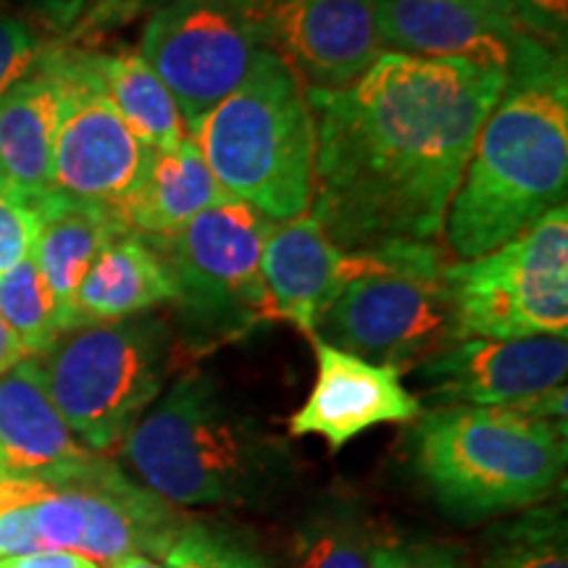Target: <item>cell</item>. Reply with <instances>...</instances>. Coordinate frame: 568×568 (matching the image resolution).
Instances as JSON below:
<instances>
[{
	"mask_svg": "<svg viewBox=\"0 0 568 568\" xmlns=\"http://www.w3.org/2000/svg\"><path fill=\"white\" fill-rule=\"evenodd\" d=\"M216 182L272 222H290L314 201L316 132L305 84L274 51L224 101L184 124Z\"/></svg>",
	"mask_w": 568,
	"mask_h": 568,
	"instance_id": "5b68a950",
	"label": "cell"
},
{
	"mask_svg": "<svg viewBox=\"0 0 568 568\" xmlns=\"http://www.w3.org/2000/svg\"><path fill=\"white\" fill-rule=\"evenodd\" d=\"M32 518L45 548L111 566L132 552L161 560L190 516L126 477L111 458L95 456L80 471L42 481Z\"/></svg>",
	"mask_w": 568,
	"mask_h": 568,
	"instance_id": "30bf717a",
	"label": "cell"
},
{
	"mask_svg": "<svg viewBox=\"0 0 568 568\" xmlns=\"http://www.w3.org/2000/svg\"><path fill=\"white\" fill-rule=\"evenodd\" d=\"M132 3H134V0H132Z\"/></svg>",
	"mask_w": 568,
	"mask_h": 568,
	"instance_id": "74e56055",
	"label": "cell"
},
{
	"mask_svg": "<svg viewBox=\"0 0 568 568\" xmlns=\"http://www.w3.org/2000/svg\"><path fill=\"white\" fill-rule=\"evenodd\" d=\"M566 187V55L535 40L506 74V88L481 124L447 205V251L458 261L493 253L564 205Z\"/></svg>",
	"mask_w": 568,
	"mask_h": 568,
	"instance_id": "7a4b0ae2",
	"label": "cell"
},
{
	"mask_svg": "<svg viewBox=\"0 0 568 568\" xmlns=\"http://www.w3.org/2000/svg\"><path fill=\"white\" fill-rule=\"evenodd\" d=\"M45 45L30 21L0 6V98L38 69Z\"/></svg>",
	"mask_w": 568,
	"mask_h": 568,
	"instance_id": "f1b7e54d",
	"label": "cell"
},
{
	"mask_svg": "<svg viewBox=\"0 0 568 568\" xmlns=\"http://www.w3.org/2000/svg\"><path fill=\"white\" fill-rule=\"evenodd\" d=\"M456 3L479 6V9H487V11H493V13H500V17H508V19L516 21V17H514V13H510V9L506 6V0H456ZM518 27H521V24H518Z\"/></svg>",
	"mask_w": 568,
	"mask_h": 568,
	"instance_id": "d590c367",
	"label": "cell"
},
{
	"mask_svg": "<svg viewBox=\"0 0 568 568\" xmlns=\"http://www.w3.org/2000/svg\"><path fill=\"white\" fill-rule=\"evenodd\" d=\"M111 568H169V566H163L161 560H155L151 556H140V552H132V556L113 560Z\"/></svg>",
	"mask_w": 568,
	"mask_h": 568,
	"instance_id": "e575fe53",
	"label": "cell"
},
{
	"mask_svg": "<svg viewBox=\"0 0 568 568\" xmlns=\"http://www.w3.org/2000/svg\"><path fill=\"white\" fill-rule=\"evenodd\" d=\"M458 339L568 335V209L545 213L527 232L445 268Z\"/></svg>",
	"mask_w": 568,
	"mask_h": 568,
	"instance_id": "9c48e42d",
	"label": "cell"
},
{
	"mask_svg": "<svg viewBox=\"0 0 568 568\" xmlns=\"http://www.w3.org/2000/svg\"><path fill=\"white\" fill-rule=\"evenodd\" d=\"M372 568H468L456 548L435 539H393L374 548Z\"/></svg>",
	"mask_w": 568,
	"mask_h": 568,
	"instance_id": "f546056e",
	"label": "cell"
},
{
	"mask_svg": "<svg viewBox=\"0 0 568 568\" xmlns=\"http://www.w3.org/2000/svg\"><path fill=\"white\" fill-rule=\"evenodd\" d=\"M61 88L42 63L0 98V182L32 201L53 187V148Z\"/></svg>",
	"mask_w": 568,
	"mask_h": 568,
	"instance_id": "ffe728a7",
	"label": "cell"
},
{
	"mask_svg": "<svg viewBox=\"0 0 568 568\" xmlns=\"http://www.w3.org/2000/svg\"><path fill=\"white\" fill-rule=\"evenodd\" d=\"M506 71L382 53L343 90L305 88L316 132L308 213L343 251L437 243Z\"/></svg>",
	"mask_w": 568,
	"mask_h": 568,
	"instance_id": "6da1fadb",
	"label": "cell"
},
{
	"mask_svg": "<svg viewBox=\"0 0 568 568\" xmlns=\"http://www.w3.org/2000/svg\"><path fill=\"white\" fill-rule=\"evenodd\" d=\"M92 61L113 109L148 151H176L187 140L180 105L140 51H92Z\"/></svg>",
	"mask_w": 568,
	"mask_h": 568,
	"instance_id": "603a6c76",
	"label": "cell"
},
{
	"mask_svg": "<svg viewBox=\"0 0 568 568\" xmlns=\"http://www.w3.org/2000/svg\"><path fill=\"white\" fill-rule=\"evenodd\" d=\"M0 318L27 355H42L63 335L59 303L32 255L0 274Z\"/></svg>",
	"mask_w": 568,
	"mask_h": 568,
	"instance_id": "484cf974",
	"label": "cell"
},
{
	"mask_svg": "<svg viewBox=\"0 0 568 568\" xmlns=\"http://www.w3.org/2000/svg\"><path fill=\"white\" fill-rule=\"evenodd\" d=\"M122 453L140 485L180 510L264 506L293 477L287 443L201 368L176 376Z\"/></svg>",
	"mask_w": 568,
	"mask_h": 568,
	"instance_id": "3957f363",
	"label": "cell"
},
{
	"mask_svg": "<svg viewBox=\"0 0 568 568\" xmlns=\"http://www.w3.org/2000/svg\"><path fill=\"white\" fill-rule=\"evenodd\" d=\"M6 477V466H3V453H0V479Z\"/></svg>",
	"mask_w": 568,
	"mask_h": 568,
	"instance_id": "8d00e7d4",
	"label": "cell"
},
{
	"mask_svg": "<svg viewBox=\"0 0 568 568\" xmlns=\"http://www.w3.org/2000/svg\"><path fill=\"white\" fill-rule=\"evenodd\" d=\"M276 222L243 201L203 211L172 234L142 237L174 282L187 345H219L268 322L261 255Z\"/></svg>",
	"mask_w": 568,
	"mask_h": 568,
	"instance_id": "ba28073f",
	"label": "cell"
},
{
	"mask_svg": "<svg viewBox=\"0 0 568 568\" xmlns=\"http://www.w3.org/2000/svg\"><path fill=\"white\" fill-rule=\"evenodd\" d=\"M42 201L0 182V274L30 258L40 230Z\"/></svg>",
	"mask_w": 568,
	"mask_h": 568,
	"instance_id": "83f0119b",
	"label": "cell"
},
{
	"mask_svg": "<svg viewBox=\"0 0 568 568\" xmlns=\"http://www.w3.org/2000/svg\"><path fill=\"white\" fill-rule=\"evenodd\" d=\"M40 63L61 88L53 148V187L74 201L119 209L138 190L148 151L105 95L92 51L48 42Z\"/></svg>",
	"mask_w": 568,
	"mask_h": 568,
	"instance_id": "8fae6325",
	"label": "cell"
},
{
	"mask_svg": "<svg viewBox=\"0 0 568 568\" xmlns=\"http://www.w3.org/2000/svg\"><path fill=\"white\" fill-rule=\"evenodd\" d=\"M264 48L255 0H159L140 40L184 124L237 90Z\"/></svg>",
	"mask_w": 568,
	"mask_h": 568,
	"instance_id": "7c38bea8",
	"label": "cell"
},
{
	"mask_svg": "<svg viewBox=\"0 0 568 568\" xmlns=\"http://www.w3.org/2000/svg\"><path fill=\"white\" fill-rule=\"evenodd\" d=\"M479 568H568L564 506H535L487 535Z\"/></svg>",
	"mask_w": 568,
	"mask_h": 568,
	"instance_id": "cb8c5ba5",
	"label": "cell"
},
{
	"mask_svg": "<svg viewBox=\"0 0 568 568\" xmlns=\"http://www.w3.org/2000/svg\"><path fill=\"white\" fill-rule=\"evenodd\" d=\"M372 527L347 506H326L303 521L293 539V568H372Z\"/></svg>",
	"mask_w": 568,
	"mask_h": 568,
	"instance_id": "d4e9b609",
	"label": "cell"
},
{
	"mask_svg": "<svg viewBox=\"0 0 568 568\" xmlns=\"http://www.w3.org/2000/svg\"><path fill=\"white\" fill-rule=\"evenodd\" d=\"M0 568H101V564L74 550L45 548L30 552V556L0 558Z\"/></svg>",
	"mask_w": 568,
	"mask_h": 568,
	"instance_id": "d6a6232c",
	"label": "cell"
},
{
	"mask_svg": "<svg viewBox=\"0 0 568 568\" xmlns=\"http://www.w3.org/2000/svg\"><path fill=\"white\" fill-rule=\"evenodd\" d=\"M521 30L566 55L568 0H506Z\"/></svg>",
	"mask_w": 568,
	"mask_h": 568,
	"instance_id": "1f68e13d",
	"label": "cell"
},
{
	"mask_svg": "<svg viewBox=\"0 0 568 568\" xmlns=\"http://www.w3.org/2000/svg\"><path fill=\"white\" fill-rule=\"evenodd\" d=\"M372 266V251L337 247L308 211L282 222L268 234L261 255L268 322H290L311 337L335 297Z\"/></svg>",
	"mask_w": 568,
	"mask_h": 568,
	"instance_id": "2e32d148",
	"label": "cell"
},
{
	"mask_svg": "<svg viewBox=\"0 0 568 568\" xmlns=\"http://www.w3.org/2000/svg\"><path fill=\"white\" fill-rule=\"evenodd\" d=\"M385 51L508 71L535 42L518 21L456 0H374Z\"/></svg>",
	"mask_w": 568,
	"mask_h": 568,
	"instance_id": "e0dca14e",
	"label": "cell"
},
{
	"mask_svg": "<svg viewBox=\"0 0 568 568\" xmlns=\"http://www.w3.org/2000/svg\"><path fill=\"white\" fill-rule=\"evenodd\" d=\"M372 255V272L347 284L311 337L408 374L456 343L445 287L450 258L437 243H393Z\"/></svg>",
	"mask_w": 568,
	"mask_h": 568,
	"instance_id": "52a82bcc",
	"label": "cell"
},
{
	"mask_svg": "<svg viewBox=\"0 0 568 568\" xmlns=\"http://www.w3.org/2000/svg\"><path fill=\"white\" fill-rule=\"evenodd\" d=\"M24 358H30V355H27L24 347H21L19 337L9 329V324L0 318V376L11 372V368L21 364Z\"/></svg>",
	"mask_w": 568,
	"mask_h": 568,
	"instance_id": "836d02e7",
	"label": "cell"
},
{
	"mask_svg": "<svg viewBox=\"0 0 568 568\" xmlns=\"http://www.w3.org/2000/svg\"><path fill=\"white\" fill-rule=\"evenodd\" d=\"M410 456L445 514L466 521L521 514L564 479L566 424L514 408H432L414 422Z\"/></svg>",
	"mask_w": 568,
	"mask_h": 568,
	"instance_id": "277c9868",
	"label": "cell"
},
{
	"mask_svg": "<svg viewBox=\"0 0 568 568\" xmlns=\"http://www.w3.org/2000/svg\"><path fill=\"white\" fill-rule=\"evenodd\" d=\"M264 45L305 88L343 90L385 51L374 0H255Z\"/></svg>",
	"mask_w": 568,
	"mask_h": 568,
	"instance_id": "5bb4252c",
	"label": "cell"
},
{
	"mask_svg": "<svg viewBox=\"0 0 568 568\" xmlns=\"http://www.w3.org/2000/svg\"><path fill=\"white\" fill-rule=\"evenodd\" d=\"M169 568H268L253 545L219 524L187 518L161 558Z\"/></svg>",
	"mask_w": 568,
	"mask_h": 568,
	"instance_id": "4316f807",
	"label": "cell"
},
{
	"mask_svg": "<svg viewBox=\"0 0 568 568\" xmlns=\"http://www.w3.org/2000/svg\"><path fill=\"white\" fill-rule=\"evenodd\" d=\"M316 353V382L301 408L290 416L293 437H322L339 450L382 424H414L424 414L422 400L403 385L400 372L368 364L318 337H308Z\"/></svg>",
	"mask_w": 568,
	"mask_h": 568,
	"instance_id": "9a60e30c",
	"label": "cell"
},
{
	"mask_svg": "<svg viewBox=\"0 0 568 568\" xmlns=\"http://www.w3.org/2000/svg\"><path fill=\"white\" fill-rule=\"evenodd\" d=\"M122 232H126L122 219L101 205L74 201L61 193L42 201L32 258L59 303L63 332L69 329L71 301L82 276L88 274L98 253Z\"/></svg>",
	"mask_w": 568,
	"mask_h": 568,
	"instance_id": "7402d4cb",
	"label": "cell"
},
{
	"mask_svg": "<svg viewBox=\"0 0 568 568\" xmlns=\"http://www.w3.org/2000/svg\"><path fill=\"white\" fill-rule=\"evenodd\" d=\"M435 408H508L566 385V337L458 339L410 368Z\"/></svg>",
	"mask_w": 568,
	"mask_h": 568,
	"instance_id": "4fadbf2b",
	"label": "cell"
},
{
	"mask_svg": "<svg viewBox=\"0 0 568 568\" xmlns=\"http://www.w3.org/2000/svg\"><path fill=\"white\" fill-rule=\"evenodd\" d=\"M174 303V282L153 245L138 232H122L98 253L71 301L69 329L113 324Z\"/></svg>",
	"mask_w": 568,
	"mask_h": 568,
	"instance_id": "d6986e66",
	"label": "cell"
},
{
	"mask_svg": "<svg viewBox=\"0 0 568 568\" xmlns=\"http://www.w3.org/2000/svg\"><path fill=\"white\" fill-rule=\"evenodd\" d=\"M230 201L237 197L226 193L197 148L184 140L176 151H151L138 190L119 209V219L130 232L153 237L180 232L203 211Z\"/></svg>",
	"mask_w": 568,
	"mask_h": 568,
	"instance_id": "44dd1931",
	"label": "cell"
},
{
	"mask_svg": "<svg viewBox=\"0 0 568 568\" xmlns=\"http://www.w3.org/2000/svg\"><path fill=\"white\" fill-rule=\"evenodd\" d=\"M0 453L6 474L42 481L80 471L98 456L53 406L34 355L0 376Z\"/></svg>",
	"mask_w": 568,
	"mask_h": 568,
	"instance_id": "ac0fdd59",
	"label": "cell"
},
{
	"mask_svg": "<svg viewBox=\"0 0 568 568\" xmlns=\"http://www.w3.org/2000/svg\"><path fill=\"white\" fill-rule=\"evenodd\" d=\"M13 6V13L27 19L34 30L67 34L74 30L84 17H90V9H95V0H6ZM119 0H98V11H116Z\"/></svg>",
	"mask_w": 568,
	"mask_h": 568,
	"instance_id": "4dcf8cb0",
	"label": "cell"
},
{
	"mask_svg": "<svg viewBox=\"0 0 568 568\" xmlns=\"http://www.w3.org/2000/svg\"><path fill=\"white\" fill-rule=\"evenodd\" d=\"M34 358L74 437L109 456L161 397L176 361L174 329L155 314L82 326Z\"/></svg>",
	"mask_w": 568,
	"mask_h": 568,
	"instance_id": "8992f818",
	"label": "cell"
}]
</instances>
